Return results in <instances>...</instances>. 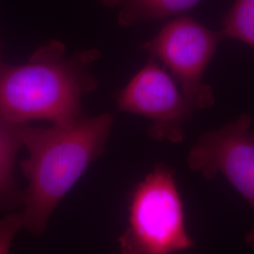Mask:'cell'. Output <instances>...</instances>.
I'll return each mask as SVG.
<instances>
[{
    "mask_svg": "<svg viewBox=\"0 0 254 254\" xmlns=\"http://www.w3.org/2000/svg\"><path fill=\"white\" fill-rule=\"evenodd\" d=\"M112 124V116L106 113L50 127L22 125L28 157L21 170L28 187L22 195L24 208L14 214L21 229L35 236L44 232L60 201L103 154Z\"/></svg>",
    "mask_w": 254,
    "mask_h": 254,
    "instance_id": "6da1fadb",
    "label": "cell"
},
{
    "mask_svg": "<svg viewBox=\"0 0 254 254\" xmlns=\"http://www.w3.org/2000/svg\"><path fill=\"white\" fill-rule=\"evenodd\" d=\"M65 46L52 41L41 46L27 64H0V115L14 124L46 120L67 125L83 118L82 96L97 82L90 72L96 50L65 58Z\"/></svg>",
    "mask_w": 254,
    "mask_h": 254,
    "instance_id": "7a4b0ae2",
    "label": "cell"
},
{
    "mask_svg": "<svg viewBox=\"0 0 254 254\" xmlns=\"http://www.w3.org/2000/svg\"><path fill=\"white\" fill-rule=\"evenodd\" d=\"M128 227L119 238L126 254H169L190 250L184 204L173 171L157 165L137 184L129 203Z\"/></svg>",
    "mask_w": 254,
    "mask_h": 254,
    "instance_id": "3957f363",
    "label": "cell"
},
{
    "mask_svg": "<svg viewBox=\"0 0 254 254\" xmlns=\"http://www.w3.org/2000/svg\"><path fill=\"white\" fill-rule=\"evenodd\" d=\"M223 39L221 30H212L192 17L181 15L165 24L141 47L151 58L165 64L193 109H205L215 105L216 98L203 75Z\"/></svg>",
    "mask_w": 254,
    "mask_h": 254,
    "instance_id": "277c9868",
    "label": "cell"
},
{
    "mask_svg": "<svg viewBox=\"0 0 254 254\" xmlns=\"http://www.w3.org/2000/svg\"><path fill=\"white\" fill-rule=\"evenodd\" d=\"M252 118L241 114L218 130L205 132L188 155L192 172L212 180L221 174L254 209V134ZM254 247V230L246 236Z\"/></svg>",
    "mask_w": 254,
    "mask_h": 254,
    "instance_id": "5b68a950",
    "label": "cell"
},
{
    "mask_svg": "<svg viewBox=\"0 0 254 254\" xmlns=\"http://www.w3.org/2000/svg\"><path fill=\"white\" fill-rule=\"evenodd\" d=\"M119 109L152 121L148 134L174 143L185 138V125L194 111L178 84L154 58L133 76L119 93Z\"/></svg>",
    "mask_w": 254,
    "mask_h": 254,
    "instance_id": "8992f818",
    "label": "cell"
},
{
    "mask_svg": "<svg viewBox=\"0 0 254 254\" xmlns=\"http://www.w3.org/2000/svg\"><path fill=\"white\" fill-rule=\"evenodd\" d=\"M0 115V210L14 208L22 202V194L14 181V163L23 146L21 127Z\"/></svg>",
    "mask_w": 254,
    "mask_h": 254,
    "instance_id": "52a82bcc",
    "label": "cell"
},
{
    "mask_svg": "<svg viewBox=\"0 0 254 254\" xmlns=\"http://www.w3.org/2000/svg\"><path fill=\"white\" fill-rule=\"evenodd\" d=\"M200 1L202 0H102L108 6L121 8L119 23L122 26L183 14Z\"/></svg>",
    "mask_w": 254,
    "mask_h": 254,
    "instance_id": "ba28073f",
    "label": "cell"
},
{
    "mask_svg": "<svg viewBox=\"0 0 254 254\" xmlns=\"http://www.w3.org/2000/svg\"><path fill=\"white\" fill-rule=\"evenodd\" d=\"M225 38L236 39L254 48V0H235L222 20Z\"/></svg>",
    "mask_w": 254,
    "mask_h": 254,
    "instance_id": "9c48e42d",
    "label": "cell"
},
{
    "mask_svg": "<svg viewBox=\"0 0 254 254\" xmlns=\"http://www.w3.org/2000/svg\"><path fill=\"white\" fill-rule=\"evenodd\" d=\"M20 229L14 214H9L0 220V253H7L9 251L12 238Z\"/></svg>",
    "mask_w": 254,
    "mask_h": 254,
    "instance_id": "30bf717a",
    "label": "cell"
},
{
    "mask_svg": "<svg viewBox=\"0 0 254 254\" xmlns=\"http://www.w3.org/2000/svg\"><path fill=\"white\" fill-rule=\"evenodd\" d=\"M3 63H2V61H1V53H0V64H2Z\"/></svg>",
    "mask_w": 254,
    "mask_h": 254,
    "instance_id": "8fae6325",
    "label": "cell"
}]
</instances>
